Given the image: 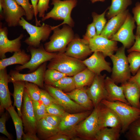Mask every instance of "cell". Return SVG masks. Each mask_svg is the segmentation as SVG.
Returning a JSON list of instances; mask_svg holds the SVG:
<instances>
[{
  "label": "cell",
  "instance_id": "37",
  "mask_svg": "<svg viewBox=\"0 0 140 140\" xmlns=\"http://www.w3.org/2000/svg\"><path fill=\"white\" fill-rule=\"evenodd\" d=\"M107 10H105L100 14H98L95 12L92 13V16L93 19L92 22L96 28L97 35L100 34L107 23L105 16Z\"/></svg>",
  "mask_w": 140,
  "mask_h": 140
},
{
  "label": "cell",
  "instance_id": "24",
  "mask_svg": "<svg viewBox=\"0 0 140 140\" xmlns=\"http://www.w3.org/2000/svg\"><path fill=\"white\" fill-rule=\"evenodd\" d=\"M104 83L108 94L107 100L111 102L120 101L129 104L125 97L121 86H118L111 78L108 76L106 77Z\"/></svg>",
  "mask_w": 140,
  "mask_h": 140
},
{
  "label": "cell",
  "instance_id": "54",
  "mask_svg": "<svg viewBox=\"0 0 140 140\" xmlns=\"http://www.w3.org/2000/svg\"><path fill=\"white\" fill-rule=\"evenodd\" d=\"M92 3H94L98 2H104L106 0H90Z\"/></svg>",
  "mask_w": 140,
  "mask_h": 140
},
{
  "label": "cell",
  "instance_id": "16",
  "mask_svg": "<svg viewBox=\"0 0 140 140\" xmlns=\"http://www.w3.org/2000/svg\"><path fill=\"white\" fill-rule=\"evenodd\" d=\"M89 45L92 52H101L104 56L110 57L118 49L116 41L103 36L97 35L89 41Z\"/></svg>",
  "mask_w": 140,
  "mask_h": 140
},
{
  "label": "cell",
  "instance_id": "38",
  "mask_svg": "<svg viewBox=\"0 0 140 140\" xmlns=\"http://www.w3.org/2000/svg\"><path fill=\"white\" fill-rule=\"evenodd\" d=\"M25 88L27 91L32 100L38 101L40 100L41 89L39 86L34 83L25 81Z\"/></svg>",
  "mask_w": 140,
  "mask_h": 140
},
{
  "label": "cell",
  "instance_id": "21",
  "mask_svg": "<svg viewBox=\"0 0 140 140\" xmlns=\"http://www.w3.org/2000/svg\"><path fill=\"white\" fill-rule=\"evenodd\" d=\"M10 82V76L8 74L6 68L0 70V112L7 109L12 105L10 93L8 83Z\"/></svg>",
  "mask_w": 140,
  "mask_h": 140
},
{
  "label": "cell",
  "instance_id": "10",
  "mask_svg": "<svg viewBox=\"0 0 140 140\" xmlns=\"http://www.w3.org/2000/svg\"><path fill=\"white\" fill-rule=\"evenodd\" d=\"M135 22L133 17L129 13L123 25L110 39L120 42L125 48H129L135 41V35L133 33L136 27Z\"/></svg>",
  "mask_w": 140,
  "mask_h": 140
},
{
  "label": "cell",
  "instance_id": "39",
  "mask_svg": "<svg viewBox=\"0 0 140 140\" xmlns=\"http://www.w3.org/2000/svg\"><path fill=\"white\" fill-rule=\"evenodd\" d=\"M34 111L37 121L44 118L47 114L46 106L40 100H32Z\"/></svg>",
  "mask_w": 140,
  "mask_h": 140
},
{
  "label": "cell",
  "instance_id": "11",
  "mask_svg": "<svg viewBox=\"0 0 140 140\" xmlns=\"http://www.w3.org/2000/svg\"><path fill=\"white\" fill-rule=\"evenodd\" d=\"M4 18L9 27L19 25L22 17L26 16L24 10L15 0H0Z\"/></svg>",
  "mask_w": 140,
  "mask_h": 140
},
{
  "label": "cell",
  "instance_id": "40",
  "mask_svg": "<svg viewBox=\"0 0 140 140\" xmlns=\"http://www.w3.org/2000/svg\"><path fill=\"white\" fill-rule=\"evenodd\" d=\"M17 4L20 6L24 10L26 20H31L34 16V12L32 4L29 2V0H15Z\"/></svg>",
  "mask_w": 140,
  "mask_h": 140
},
{
  "label": "cell",
  "instance_id": "22",
  "mask_svg": "<svg viewBox=\"0 0 140 140\" xmlns=\"http://www.w3.org/2000/svg\"><path fill=\"white\" fill-rule=\"evenodd\" d=\"M129 13V10L127 9L110 18L106 23L100 35L110 39L123 25Z\"/></svg>",
  "mask_w": 140,
  "mask_h": 140
},
{
  "label": "cell",
  "instance_id": "2",
  "mask_svg": "<svg viewBox=\"0 0 140 140\" xmlns=\"http://www.w3.org/2000/svg\"><path fill=\"white\" fill-rule=\"evenodd\" d=\"M64 52L57 53L50 61L47 67L56 69L69 76H73L87 67L82 61L69 56Z\"/></svg>",
  "mask_w": 140,
  "mask_h": 140
},
{
  "label": "cell",
  "instance_id": "15",
  "mask_svg": "<svg viewBox=\"0 0 140 140\" xmlns=\"http://www.w3.org/2000/svg\"><path fill=\"white\" fill-rule=\"evenodd\" d=\"M2 25L1 22L0 58L1 59L6 58L5 54L7 52L14 53L21 51V40L24 37V34H21L15 39L9 40L8 37V29L6 27H3Z\"/></svg>",
  "mask_w": 140,
  "mask_h": 140
},
{
  "label": "cell",
  "instance_id": "29",
  "mask_svg": "<svg viewBox=\"0 0 140 140\" xmlns=\"http://www.w3.org/2000/svg\"><path fill=\"white\" fill-rule=\"evenodd\" d=\"M14 87L13 96L14 100V105L16 107L17 113L21 117V109L25 88V82L23 81H17L12 82Z\"/></svg>",
  "mask_w": 140,
  "mask_h": 140
},
{
  "label": "cell",
  "instance_id": "43",
  "mask_svg": "<svg viewBox=\"0 0 140 140\" xmlns=\"http://www.w3.org/2000/svg\"><path fill=\"white\" fill-rule=\"evenodd\" d=\"M50 0H39L37 9L39 17L43 18L45 15V12L50 8Z\"/></svg>",
  "mask_w": 140,
  "mask_h": 140
},
{
  "label": "cell",
  "instance_id": "30",
  "mask_svg": "<svg viewBox=\"0 0 140 140\" xmlns=\"http://www.w3.org/2000/svg\"><path fill=\"white\" fill-rule=\"evenodd\" d=\"M132 3L131 0H111V4L107 13L108 19L118 15L127 10Z\"/></svg>",
  "mask_w": 140,
  "mask_h": 140
},
{
  "label": "cell",
  "instance_id": "20",
  "mask_svg": "<svg viewBox=\"0 0 140 140\" xmlns=\"http://www.w3.org/2000/svg\"><path fill=\"white\" fill-rule=\"evenodd\" d=\"M99 130L105 127L121 128L120 121L112 109L101 103L99 116Z\"/></svg>",
  "mask_w": 140,
  "mask_h": 140
},
{
  "label": "cell",
  "instance_id": "49",
  "mask_svg": "<svg viewBox=\"0 0 140 140\" xmlns=\"http://www.w3.org/2000/svg\"><path fill=\"white\" fill-rule=\"evenodd\" d=\"M135 36V39L134 44L127 50V52L129 53L134 51L140 52V37Z\"/></svg>",
  "mask_w": 140,
  "mask_h": 140
},
{
  "label": "cell",
  "instance_id": "46",
  "mask_svg": "<svg viewBox=\"0 0 140 140\" xmlns=\"http://www.w3.org/2000/svg\"><path fill=\"white\" fill-rule=\"evenodd\" d=\"M62 117L48 114L44 118L52 126L58 128Z\"/></svg>",
  "mask_w": 140,
  "mask_h": 140
},
{
  "label": "cell",
  "instance_id": "5",
  "mask_svg": "<svg viewBox=\"0 0 140 140\" xmlns=\"http://www.w3.org/2000/svg\"><path fill=\"white\" fill-rule=\"evenodd\" d=\"M125 49L122 46L110 57L113 64L110 78L116 83L122 84L127 81L131 76Z\"/></svg>",
  "mask_w": 140,
  "mask_h": 140
},
{
  "label": "cell",
  "instance_id": "42",
  "mask_svg": "<svg viewBox=\"0 0 140 140\" xmlns=\"http://www.w3.org/2000/svg\"><path fill=\"white\" fill-rule=\"evenodd\" d=\"M40 100L46 107L53 104H59L47 91L41 89Z\"/></svg>",
  "mask_w": 140,
  "mask_h": 140
},
{
  "label": "cell",
  "instance_id": "57",
  "mask_svg": "<svg viewBox=\"0 0 140 140\" xmlns=\"http://www.w3.org/2000/svg\"></svg>",
  "mask_w": 140,
  "mask_h": 140
},
{
  "label": "cell",
  "instance_id": "25",
  "mask_svg": "<svg viewBox=\"0 0 140 140\" xmlns=\"http://www.w3.org/2000/svg\"><path fill=\"white\" fill-rule=\"evenodd\" d=\"M70 98L87 110H91L94 106L87 93L86 89L84 87L76 88L66 93Z\"/></svg>",
  "mask_w": 140,
  "mask_h": 140
},
{
  "label": "cell",
  "instance_id": "7",
  "mask_svg": "<svg viewBox=\"0 0 140 140\" xmlns=\"http://www.w3.org/2000/svg\"><path fill=\"white\" fill-rule=\"evenodd\" d=\"M100 103L94 107L87 117L75 127L71 134L75 133L85 139L95 140V135L99 130V116Z\"/></svg>",
  "mask_w": 140,
  "mask_h": 140
},
{
  "label": "cell",
  "instance_id": "4",
  "mask_svg": "<svg viewBox=\"0 0 140 140\" xmlns=\"http://www.w3.org/2000/svg\"><path fill=\"white\" fill-rule=\"evenodd\" d=\"M59 27L52 26L53 34L50 41L44 45L45 48L48 52H65L67 45L74 38L71 27L65 25L61 29Z\"/></svg>",
  "mask_w": 140,
  "mask_h": 140
},
{
  "label": "cell",
  "instance_id": "52",
  "mask_svg": "<svg viewBox=\"0 0 140 140\" xmlns=\"http://www.w3.org/2000/svg\"><path fill=\"white\" fill-rule=\"evenodd\" d=\"M22 139L23 140H39L40 138L36 135H33L29 132L23 133Z\"/></svg>",
  "mask_w": 140,
  "mask_h": 140
},
{
  "label": "cell",
  "instance_id": "26",
  "mask_svg": "<svg viewBox=\"0 0 140 140\" xmlns=\"http://www.w3.org/2000/svg\"><path fill=\"white\" fill-rule=\"evenodd\" d=\"M31 58V55L26 53L24 50L14 52L11 57L0 60V70L4 69L7 67L12 65H24L30 60Z\"/></svg>",
  "mask_w": 140,
  "mask_h": 140
},
{
  "label": "cell",
  "instance_id": "47",
  "mask_svg": "<svg viewBox=\"0 0 140 140\" xmlns=\"http://www.w3.org/2000/svg\"><path fill=\"white\" fill-rule=\"evenodd\" d=\"M133 18L137 26L140 24V2H137L132 9Z\"/></svg>",
  "mask_w": 140,
  "mask_h": 140
},
{
  "label": "cell",
  "instance_id": "23",
  "mask_svg": "<svg viewBox=\"0 0 140 140\" xmlns=\"http://www.w3.org/2000/svg\"><path fill=\"white\" fill-rule=\"evenodd\" d=\"M125 97L131 106L140 109V88L136 83L127 81L122 83Z\"/></svg>",
  "mask_w": 140,
  "mask_h": 140
},
{
  "label": "cell",
  "instance_id": "50",
  "mask_svg": "<svg viewBox=\"0 0 140 140\" xmlns=\"http://www.w3.org/2000/svg\"><path fill=\"white\" fill-rule=\"evenodd\" d=\"M31 0V4L33 7L34 10V16L35 19L36 25L37 26H40L41 25L40 24V21L38 20L37 17V15L38 14L37 6L39 0Z\"/></svg>",
  "mask_w": 140,
  "mask_h": 140
},
{
  "label": "cell",
  "instance_id": "9",
  "mask_svg": "<svg viewBox=\"0 0 140 140\" xmlns=\"http://www.w3.org/2000/svg\"><path fill=\"white\" fill-rule=\"evenodd\" d=\"M21 112V117L25 132L36 135L38 121L34 112L32 100L25 88Z\"/></svg>",
  "mask_w": 140,
  "mask_h": 140
},
{
  "label": "cell",
  "instance_id": "27",
  "mask_svg": "<svg viewBox=\"0 0 140 140\" xmlns=\"http://www.w3.org/2000/svg\"><path fill=\"white\" fill-rule=\"evenodd\" d=\"M95 75L94 72L87 67L77 73L73 76L76 88L90 85Z\"/></svg>",
  "mask_w": 140,
  "mask_h": 140
},
{
  "label": "cell",
  "instance_id": "17",
  "mask_svg": "<svg viewBox=\"0 0 140 140\" xmlns=\"http://www.w3.org/2000/svg\"><path fill=\"white\" fill-rule=\"evenodd\" d=\"M64 52L69 56L80 59L86 57L92 52L88 41L83 38H75L67 45Z\"/></svg>",
  "mask_w": 140,
  "mask_h": 140
},
{
  "label": "cell",
  "instance_id": "35",
  "mask_svg": "<svg viewBox=\"0 0 140 140\" xmlns=\"http://www.w3.org/2000/svg\"><path fill=\"white\" fill-rule=\"evenodd\" d=\"M66 76H67L56 69L48 68L45 72L44 81L45 84L52 85Z\"/></svg>",
  "mask_w": 140,
  "mask_h": 140
},
{
  "label": "cell",
  "instance_id": "45",
  "mask_svg": "<svg viewBox=\"0 0 140 140\" xmlns=\"http://www.w3.org/2000/svg\"><path fill=\"white\" fill-rule=\"evenodd\" d=\"M8 117L6 113L3 114L0 118V132L5 135L10 140H12V137L7 131L5 126V123Z\"/></svg>",
  "mask_w": 140,
  "mask_h": 140
},
{
  "label": "cell",
  "instance_id": "34",
  "mask_svg": "<svg viewBox=\"0 0 140 140\" xmlns=\"http://www.w3.org/2000/svg\"><path fill=\"white\" fill-rule=\"evenodd\" d=\"M126 131L125 137L128 139L140 140V118L131 123Z\"/></svg>",
  "mask_w": 140,
  "mask_h": 140
},
{
  "label": "cell",
  "instance_id": "36",
  "mask_svg": "<svg viewBox=\"0 0 140 140\" xmlns=\"http://www.w3.org/2000/svg\"><path fill=\"white\" fill-rule=\"evenodd\" d=\"M131 73L135 75L140 68V52L132 51L127 57Z\"/></svg>",
  "mask_w": 140,
  "mask_h": 140
},
{
  "label": "cell",
  "instance_id": "8",
  "mask_svg": "<svg viewBox=\"0 0 140 140\" xmlns=\"http://www.w3.org/2000/svg\"><path fill=\"white\" fill-rule=\"evenodd\" d=\"M27 50L31 54L30 60L24 65L16 66L15 70L20 71L24 69H28L29 73L33 72L42 64L54 58L57 54L47 51L42 44L38 47L29 46Z\"/></svg>",
  "mask_w": 140,
  "mask_h": 140
},
{
  "label": "cell",
  "instance_id": "48",
  "mask_svg": "<svg viewBox=\"0 0 140 140\" xmlns=\"http://www.w3.org/2000/svg\"><path fill=\"white\" fill-rule=\"evenodd\" d=\"M71 136L66 135L58 133L56 134L49 137L47 140H69Z\"/></svg>",
  "mask_w": 140,
  "mask_h": 140
},
{
  "label": "cell",
  "instance_id": "32",
  "mask_svg": "<svg viewBox=\"0 0 140 140\" xmlns=\"http://www.w3.org/2000/svg\"><path fill=\"white\" fill-rule=\"evenodd\" d=\"M9 113L13 121L16 131L17 140H21L23 133V124L22 119L12 105L6 110Z\"/></svg>",
  "mask_w": 140,
  "mask_h": 140
},
{
  "label": "cell",
  "instance_id": "12",
  "mask_svg": "<svg viewBox=\"0 0 140 140\" xmlns=\"http://www.w3.org/2000/svg\"><path fill=\"white\" fill-rule=\"evenodd\" d=\"M44 87L58 104L68 111L81 112L87 110L74 101L60 89L51 85L45 84Z\"/></svg>",
  "mask_w": 140,
  "mask_h": 140
},
{
  "label": "cell",
  "instance_id": "53",
  "mask_svg": "<svg viewBox=\"0 0 140 140\" xmlns=\"http://www.w3.org/2000/svg\"><path fill=\"white\" fill-rule=\"evenodd\" d=\"M135 36L140 37V24L137 26Z\"/></svg>",
  "mask_w": 140,
  "mask_h": 140
},
{
  "label": "cell",
  "instance_id": "41",
  "mask_svg": "<svg viewBox=\"0 0 140 140\" xmlns=\"http://www.w3.org/2000/svg\"><path fill=\"white\" fill-rule=\"evenodd\" d=\"M46 108L47 113L50 114L63 117L69 113L58 104H52L46 107Z\"/></svg>",
  "mask_w": 140,
  "mask_h": 140
},
{
  "label": "cell",
  "instance_id": "31",
  "mask_svg": "<svg viewBox=\"0 0 140 140\" xmlns=\"http://www.w3.org/2000/svg\"><path fill=\"white\" fill-rule=\"evenodd\" d=\"M121 132V128H103L97 132L95 140H117L120 138Z\"/></svg>",
  "mask_w": 140,
  "mask_h": 140
},
{
  "label": "cell",
  "instance_id": "3",
  "mask_svg": "<svg viewBox=\"0 0 140 140\" xmlns=\"http://www.w3.org/2000/svg\"><path fill=\"white\" fill-rule=\"evenodd\" d=\"M77 3L76 0H52L51 4L53 6V8L42 18L41 20L44 21L50 18L56 20H63V22L57 26L66 24L73 27L74 23L71 16V14Z\"/></svg>",
  "mask_w": 140,
  "mask_h": 140
},
{
  "label": "cell",
  "instance_id": "19",
  "mask_svg": "<svg viewBox=\"0 0 140 140\" xmlns=\"http://www.w3.org/2000/svg\"><path fill=\"white\" fill-rule=\"evenodd\" d=\"M93 52L89 57L82 61L86 67L96 75L100 74L103 71L111 72L110 63L106 60L103 54L99 51Z\"/></svg>",
  "mask_w": 140,
  "mask_h": 140
},
{
  "label": "cell",
  "instance_id": "55",
  "mask_svg": "<svg viewBox=\"0 0 140 140\" xmlns=\"http://www.w3.org/2000/svg\"></svg>",
  "mask_w": 140,
  "mask_h": 140
},
{
  "label": "cell",
  "instance_id": "14",
  "mask_svg": "<svg viewBox=\"0 0 140 140\" xmlns=\"http://www.w3.org/2000/svg\"><path fill=\"white\" fill-rule=\"evenodd\" d=\"M106 75H96L89 87L86 89L88 95L92 101L94 108L104 99L107 100L108 94L105 85Z\"/></svg>",
  "mask_w": 140,
  "mask_h": 140
},
{
  "label": "cell",
  "instance_id": "13",
  "mask_svg": "<svg viewBox=\"0 0 140 140\" xmlns=\"http://www.w3.org/2000/svg\"><path fill=\"white\" fill-rule=\"evenodd\" d=\"M47 67L46 62L41 65L34 71L27 74H22L19 71L11 70L9 73L10 82L23 81L34 83L41 88H44V77Z\"/></svg>",
  "mask_w": 140,
  "mask_h": 140
},
{
  "label": "cell",
  "instance_id": "51",
  "mask_svg": "<svg viewBox=\"0 0 140 140\" xmlns=\"http://www.w3.org/2000/svg\"><path fill=\"white\" fill-rule=\"evenodd\" d=\"M128 81L136 83L140 88V68L135 75L131 76Z\"/></svg>",
  "mask_w": 140,
  "mask_h": 140
},
{
  "label": "cell",
  "instance_id": "6",
  "mask_svg": "<svg viewBox=\"0 0 140 140\" xmlns=\"http://www.w3.org/2000/svg\"><path fill=\"white\" fill-rule=\"evenodd\" d=\"M19 24L29 35L24 42L29 46L35 47H39L41 41L47 40L52 31V26L44 23L40 26H35L28 22L23 17Z\"/></svg>",
  "mask_w": 140,
  "mask_h": 140
},
{
  "label": "cell",
  "instance_id": "56",
  "mask_svg": "<svg viewBox=\"0 0 140 140\" xmlns=\"http://www.w3.org/2000/svg\"></svg>",
  "mask_w": 140,
  "mask_h": 140
},
{
  "label": "cell",
  "instance_id": "44",
  "mask_svg": "<svg viewBox=\"0 0 140 140\" xmlns=\"http://www.w3.org/2000/svg\"><path fill=\"white\" fill-rule=\"evenodd\" d=\"M97 35L96 28L92 22L88 25L86 33L83 36V38L89 42L90 39Z\"/></svg>",
  "mask_w": 140,
  "mask_h": 140
},
{
  "label": "cell",
  "instance_id": "33",
  "mask_svg": "<svg viewBox=\"0 0 140 140\" xmlns=\"http://www.w3.org/2000/svg\"><path fill=\"white\" fill-rule=\"evenodd\" d=\"M53 86L57 87L63 92H70L76 88L73 76H66L54 83Z\"/></svg>",
  "mask_w": 140,
  "mask_h": 140
},
{
  "label": "cell",
  "instance_id": "1",
  "mask_svg": "<svg viewBox=\"0 0 140 140\" xmlns=\"http://www.w3.org/2000/svg\"><path fill=\"white\" fill-rule=\"evenodd\" d=\"M101 103L112 109L116 113L120 121L121 132L124 133L130 124L140 118V109L120 101L111 102L103 100Z\"/></svg>",
  "mask_w": 140,
  "mask_h": 140
},
{
  "label": "cell",
  "instance_id": "28",
  "mask_svg": "<svg viewBox=\"0 0 140 140\" xmlns=\"http://www.w3.org/2000/svg\"><path fill=\"white\" fill-rule=\"evenodd\" d=\"M58 132V128L52 126L44 118L38 121L37 133L40 138L46 140Z\"/></svg>",
  "mask_w": 140,
  "mask_h": 140
},
{
  "label": "cell",
  "instance_id": "18",
  "mask_svg": "<svg viewBox=\"0 0 140 140\" xmlns=\"http://www.w3.org/2000/svg\"><path fill=\"white\" fill-rule=\"evenodd\" d=\"M91 110L73 114H68L62 117L58 127V133L65 135L71 133L75 127L91 113Z\"/></svg>",
  "mask_w": 140,
  "mask_h": 140
}]
</instances>
